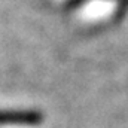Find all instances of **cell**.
Returning <instances> with one entry per match:
<instances>
[{"label": "cell", "mask_w": 128, "mask_h": 128, "mask_svg": "<svg viewBox=\"0 0 128 128\" xmlns=\"http://www.w3.org/2000/svg\"><path fill=\"white\" fill-rule=\"evenodd\" d=\"M43 122V115L33 109H15V110H0V125H22L36 127Z\"/></svg>", "instance_id": "6da1fadb"}]
</instances>
